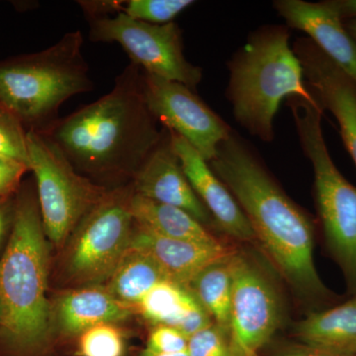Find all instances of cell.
I'll return each mask as SVG.
<instances>
[{"mask_svg":"<svg viewBox=\"0 0 356 356\" xmlns=\"http://www.w3.org/2000/svg\"><path fill=\"white\" fill-rule=\"evenodd\" d=\"M211 170L231 192L255 238L283 277L304 298L331 300L314 262V225L267 172L254 149L236 132L218 147Z\"/></svg>","mask_w":356,"mask_h":356,"instance_id":"6da1fadb","label":"cell"},{"mask_svg":"<svg viewBox=\"0 0 356 356\" xmlns=\"http://www.w3.org/2000/svg\"><path fill=\"white\" fill-rule=\"evenodd\" d=\"M142 72L131 63L107 95L41 133L88 179L125 177L133 181L165 136V129L145 99Z\"/></svg>","mask_w":356,"mask_h":356,"instance_id":"7a4b0ae2","label":"cell"},{"mask_svg":"<svg viewBox=\"0 0 356 356\" xmlns=\"http://www.w3.org/2000/svg\"><path fill=\"white\" fill-rule=\"evenodd\" d=\"M46 236L38 199L22 194L14 205L13 231L0 259V329L20 350L43 346L50 334Z\"/></svg>","mask_w":356,"mask_h":356,"instance_id":"3957f363","label":"cell"},{"mask_svg":"<svg viewBox=\"0 0 356 356\" xmlns=\"http://www.w3.org/2000/svg\"><path fill=\"white\" fill-rule=\"evenodd\" d=\"M289 40L285 26H262L228 63L226 93L234 117L262 142L274 139V118L283 100L294 96L315 98Z\"/></svg>","mask_w":356,"mask_h":356,"instance_id":"277c9868","label":"cell"},{"mask_svg":"<svg viewBox=\"0 0 356 356\" xmlns=\"http://www.w3.org/2000/svg\"><path fill=\"white\" fill-rule=\"evenodd\" d=\"M83 42V33L76 30L46 50L0 60V106L27 132H47L67 100L95 88Z\"/></svg>","mask_w":356,"mask_h":356,"instance_id":"5b68a950","label":"cell"},{"mask_svg":"<svg viewBox=\"0 0 356 356\" xmlns=\"http://www.w3.org/2000/svg\"><path fill=\"white\" fill-rule=\"evenodd\" d=\"M300 145L313 165L316 203L325 243L350 294L356 295V187L337 170L323 134L324 110L316 98L290 97Z\"/></svg>","mask_w":356,"mask_h":356,"instance_id":"8992f818","label":"cell"},{"mask_svg":"<svg viewBox=\"0 0 356 356\" xmlns=\"http://www.w3.org/2000/svg\"><path fill=\"white\" fill-rule=\"evenodd\" d=\"M27 149L44 234L51 242L60 245L108 191L77 172L44 134L27 132Z\"/></svg>","mask_w":356,"mask_h":356,"instance_id":"52a82bcc","label":"cell"},{"mask_svg":"<svg viewBox=\"0 0 356 356\" xmlns=\"http://www.w3.org/2000/svg\"><path fill=\"white\" fill-rule=\"evenodd\" d=\"M89 39L95 43H117L143 72L177 81L196 91L202 70L184 55V36L177 23L154 25L133 19L125 13L88 18Z\"/></svg>","mask_w":356,"mask_h":356,"instance_id":"ba28073f","label":"cell"},{"mask_svg":"<svg viewBox=\"0 0 356 356\" xmlns=\"http://www.w3.org/2000/svg\"><path fill=\"white\" fill-rule=\"evenodd\" d=\"M133 186L107 192L74 229L67 255L70 275L79 282L109 280L132 240Z\"/></svg>","mask_w":356,"mask_h":356,"instance_id":"9c48e42d","label":"cell"},{"mask_svg":"<svg viewBox=\"0 0 356 356\" xmlns=\"http://www.w3.org/2000/svg\"><path fill=\"white\" fill-rule=\"evenodd\" d=\"M229 339L235 356H259L277 331L282 307L273 281L259 264L233 252Z\"/></svg>","mask_w":356,"mask_h":356,"instance_id":"30bf717a","label":"cell"},{"mask_svg":"<svg viewBox=\"0 0 356 356\" xmlns=\"http://www.w3.org/2000/svg\"><path fill=\"white\" fill-rule=\"evenodd\" d=\"M149 111L161 126L177 133L207 161L233 132L221 117L184 84L142 72Z\"/></svg>","mask_w":356,"mask_h":356,"instance_id":"8fae6325","label":"cell"},{"mask_svg":"<svg viewBox=\"0 0 356 356\" xmlns=\"http://www.w3.org/2000/svg\"><path fill=\"white\" fill-rule=\"evenodd\" d=\"M292 49L312 95L323 110H329L337 119L344 146L356 166L355 81L307 37L297 39Z\"/></svg>","mask_w":356,"mask_h":356,"instance_id":"7c38bea8","label":"cell"},{"mask_svg":"<svg viewBox=\"0 0 356 356\" xmlns=\"http://www.w3.org/2000/svg\"><path fill=\"white\" fill-rule=\"evenodd\" d=\"M132 186L137 195L186 211L202 225L214 221L187 179L168 130L134 177Z\"/></svg>","mask_w":356,"mask_h":356,"instance_id":"4fadbf2b","label":"cell"},{"mask_svg":"<svg viewBox=\"0 0 356 356\" xmlns=\"http://www.w3.org/2000/svg\"><path fill=\"white\" fill-rule=\"evenodd\" d=\"M168 133L187 179L209 211L215 224L235 240L241 242L257 241L242 208L226 185L211 170L208 161L181 136L172 131Z\"/></svg>","mask_w":356,"mask_h":356,"instance_id":"5bb4252c","label":"cell"},{"mask_svg":"<svg viewBox=\"0 0 356 356\" xmlns=\"http://www.w3.org/2000/svg\"><path fill=\"white\" fill-rule=\"evenodd\" d=\"M274 8L292 29L308 35L327 58L356 83V43L331 2L276 0Z\"/></svg>","mask_w":356,"mask_h":356,"instance_id":"9a60e30c","label":"cell"},{"mask_svg":"<svg viewBox=\"0 0 356 356\" xmlns=\"http://www.w3.org/2000/svg\"><path fill=\"white\" fill-rule=\"evenodd\" d=\"M136 226L138 228L133 232L130 245L146 252L168 280L184 287L188 288L192 280L206 267L233 252L221 243L206 245L175 240L156 235L139 225Z\"/></svg>","mask_w":356,"mask_h":356,"instance_id":"2e32d148","label":"cell"},{"mask_svg":"<svg viewBox=\"0 0 356 356\" xmlns=\"http://www.w3.org/2000/svg\"><path fill=\"white\" fill-rule=\"evenodd\" d=\"M131 308L132 306L117 299L108 289L84 288L60 298L58 324L65 334H81L95 325L125 320L132 313Z\"/></svg>","mask_w":356,"mask_h":356,"instance_id":"e0dca14e","label":"cell"},{"mask_svg":"<svg viewBox=\"0 0 356 356\" xmlns=\"http://www.w3.org/2000/svg\"><path fill=\"white\" fill-rule=\"evenodd\" d=\"M309 348L341 356H356V295L341 305L315 312L296 327Z\"/></svg>","mask_w":356,"mask_h":356,"instance_id":"ac0fdd59","label":"cell"},{"mask_svg":"<svg viewBox=\"0 0 356 356\" xmlns=\"http://www.w3.org/2000/svg\"><path fill=\"white\" fill-rule=\"evenodd\" d=\"M130 211L136 224L156 235L175 240L217 245L219 241L186 211L133 193Z\"/></svg>","mask_w":356,"mask_h":356,"instance_id":"d6986e66","label":"cell"},{"mask_svg":"<svg viewBox=\"0 0 356 356\" xmlns=\"http://www.w3.org/2000/svg\"><path fill=\"white\" fill-rule=\"evenodd\" d=\"M166 280L146 252L130 245L109 278L107 289L124 303L137 307L152 288Z\"/></svg>","mask_w":356,"mask_h":356,"instance_id":"ffe728a7","label":"cell"},{"mask_svg":"<svg viewBox=\"0 0 356 356\" xmlns=\"http://www.w3.org/2000/svg\"><path fill=\"white\" fill-rule=\"evenodd\" d=\"M233 252L203 269L188 286L215 324L229 332L233 292Z\"/></svg>","mask_w":356,"mask_h":356,"instance_id":"44dd1931","label":"cell"},{"mask_svg":"<svg viewBox=\"0 0 356 356\" xmlns=\"http://www.w3.org/2000/svg\"><path fill=\"white\" fill-rule=\"evenodd\" d=\"M197 302L188 288L166 280L152 288L137 307L154 325L177 327L187 310Z\"/></svg>","mask_w":356,"mask_h":356,"instance_id":"7402d4cb","label":"cell"},{"mask_svg":"<svg viewBox=\"0 0 356 356\" xmlns=\"http://www.w3.org/2000/svg\"><path fill=\"white\" fill-rule=\"evenodd\" d=\"M194 3L193 0H127L124 1L123 13L133 19L163 25L175 22L179 14Z\"/></svg>","mask_w":356,"mask_h":356,"instance_id":"603a6c76","label":"cell"},{"mask_svg":"<svg viewBox=\"0 0 356 356\" xmlns=\"http://www.w3.org/2000/svg\"><path fill=\"white\" fill-rule=\"evenodd\" d=\"M79 348L81 356H123L125 343L114 325L102 324L81 332Z\"/></svg>","mask_w":356,"mask_h":356,"instance_id":"cb8c5ba5","label":"cell"},{"mask_svg":"<svg viewBox=\"0 0 356 356\" xmlns=\"http://www.w3.org/2000/svg\"><path fill=\"white\" fill-rule=\"evenodd\" d=\"M0 156L28 165L27 131L10 112L0 106Z\"/></svg>","mask_w":356,"mask_h":356,"instance_id":"d4e9b609","label":"cell"},{"mask_svg":"<svg viewBox=\"0 0 356 356\" xmlns=\"http://www.w3.org/2000/svg\"><path fill=\"white\" fill-rule=\"evenodd\" d=\"M189 356H235L229 332L215 323L188 339Z\"/></svg>","mask_w":356,"mask_h":356,"instance_id":"484cf974","label":"cell"},{"mask_svg":"<svg viewBox=\"0 0 356 356\" xmlns=\"http://www.w3.org/2000/svg\"><path fill=\"white\" fill-rule=\"evenodd\" d=\"M188 339L170 325H156L151 332L147 348L161 353H175L187 350Z\"/></svg>","mask_w":356,"mask_h":356,"instance_id":"4316f807","label":"cell"},{"mask_svg":"<svg viewBox=\"0 0 356 356\" xmlns=\"http://www.w3.org/2000/svg\"><path fill=\"white\" fill-rule=\"evenodd\" d=\"M29 168L16 159L0 156V199L9 198L17 191L21 178Z\"/></svg>","mask_w":356,"mask_h":356,"instance_id":"83f0119b","label":"cell"},{"mask_svg":"<svg viewBox=\"0 0 356 356\" xmlns=\"http://www.w3.org/2000/svg\"><path fill=\"white\" fill-rule=\"evenodd\" d=\"M79 6L83 9L86 19L88 18L100 17V16H110L111 13H123L124 1H79Z\"/></svg>","mask_w":356,"mask_h":356,"instance_id":"f1b7e54d","label":"cell"},{"mask_svg":"<svg viewBox=\"0 0 356 356\" xmlns=\"http://www.w3.org/2000/svg\"><path fill=\"white\" fill-rule=\"evenodd\" d=\"M343 21L356 18V0H330Z\"/></svg>","mask_w":356,"mask_h":356,"instance_id":"f546056e","label":"cell"},{"mask_svg":"<svg viewBox=\"0 0 356 356\" xmlns=\"http://www.w3.org/2000/svg\"><path fill=\"white\" fill-rule=\"evenodd\" d=\"M13 210L14 207L11 208L10 203H9V198L0 199V243L3 238L9 218L13 216V215L10 216V212Z\"/></svg>","mask_w":356,"mask_h":356,"instance_id":"4dcf8cb0","label":"cell"},{"mask_svg":"<svg viewBox=\"0 0 356 356\" xmlns=\"http://www.w3.org/2000/svg\"><path fill=\"white\" fill-rule=\"evenodd\" d=\"M280 356H341L334 355V353H327V351L317 350V348H309L306 346L303 348H297L283 353Z\"/></svg>","mask_w":356,"mask_h":356,"instance_id":"1f68e13d","label":"cell"},{"mask_svg":"<svg viewBox=\"0 0 356 356\" xmlns=\"http://www.w3.org/2000/svg\"><path fill=\"white\" fill-rule=\"evenodd\" d=\"M140 356H189V355L188 353H187V350L175 353H161L149 350V348H146L142 351V353H140Z\"/></svg>","mask_w":356,"mask_h":356,"instance_id":"d6a6232c","label":"cell"},{"mask_svg":"<svg viewBox=\"0 0 356 356\" xmlns=\"http://www.w3.org/2000/svg\"><path fill=\"white\" fill-rule=\"evenodd\" d=\"M344 27L350 33L351 38L355 40L356 43V18L344 21Z\"/></svg>","mask_w":356,"mask_h":356,"instance_id":"836d02e7","label":"cell"},{"mask_svg":"<svg viewBox=\"0 0 356 356\" xmlns=\"http://www.w3.org/2000/svg\"><path fill=\"white\" fill-rule=\"evenodd\" d=\"M0 322H1V308H0Z\"/></svg>","mask_w":356,"mask_h":356,"instance_id":"e575fe53","label":"cell"}]
</instances>
